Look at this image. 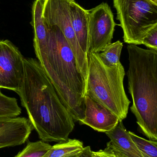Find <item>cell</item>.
<instances>
[{
    "label": "cell",
    "mask_w": 157,
    "mask_h": 157,
    "mask_svg": "<svg viewBox=\"0 0 157 157\" xmlns=\"http://www.w3.org/2000/svg\"><path fill=\"white\" fill-rule=\"evenodd\" d=\"M24 73L17 92L28 120L45 143L65 142L74 128V121L38 60L24 58Z\"/></svg>",
    "instance_id": "obj_1"
},
{
    "label": "cell",
    "mask_w": 157,
    "mask_h": 157,
    "mask_svg": "<svg viewBox=\"0 0 157 157\" xmlns=\"http://www.w3.org/2000/svg\"><path fill=\"white\" fill-rule=\"evenodd\" d=\"M49 29L47 47L35 54L73 120L80 122L84 116L86 84L62 32L55 25Z\"/></svg>",
    "instance_id": "obj_2"
},
{
    "label": "cell",
    "mask_w": 157,
    "mask_h": 157,
    "mask_svg": "<svg viewBox=\"0 0 157 157\" xmlns=\"http://www.w3.org/2000/svg\"><path fill=\"white\" fill-rule=\"evenodd\" d=\"M129 92L132 99L131 110L141 132L157 141V50L127 46Z\"/></svg>",
    "instance_id": "obj_3"
},
{
    "label": "cell",
    "mask_w": 157,
    "mask_h": 157,
    "mask_svg": "<svg viewBox=\"0 0 157 157\" xmlns=\"http://www.w3.org/2000/svg\"><path fill=\"white\" fill-rule=\"evenodd\" d=\"M88 77L86 95L108 109L120 121L127 117L131 103L125 93L124 67L120 62L105 64L97 53H88Z\"/></svg>",
    "instance_id": "obj_4"
},
{
    "label": "cell",
    "mask_w": 157,
    "mask_h": 157,
    "mask_svg": "<svg viewBox=\"0 0 157 157\" xmlns=\"http://www.w3.org/2000/svg\"><path fill=\"white\" fill-rule=\"evenodd\" d=\"M125 43L142 45V40L157 25V4L151 0H113Z\"/></svg>",
    "instance_id": "obj_5"
},
{
    "label": "cell",
    "mask_w": 157,
    "mask_h": 157,
    "mask_svg": "<svg viewBox=\"0 0 157 157\" xmlns=\"http://www.w3.org/2000/svg\"><path fill=\"white\" fill-rule=\"evenodd\" d=\"M70 0H44L42 17L49 26L58 27L65 37L74 55L78 69L87 86L88 57L83 52L72 27Z\"/></svg>",
    "instance_id": "obj_6"
},
{
    "label": "cell",
    "mask_w": 157,
    "mask_h": 157,
    "mask_svg": "<svg viewBox=\"0 0 157 157\" xmlns=\"http://www.w3.org/2000/svg\"><path fill=\"white\" fill-rule=\"evenodd\" d=\"M116 25L114 16L107 3L88 10V53H100L112 43Z\"/></svg>",
    "instance_id": "obj_7"
},
{
    "label": "cell",
    "mask_w": 157,
    "mask_h": 157,
    "mask_svg": "<svg viewBox=\"0 0 157 157\" xmlns=\"http://www.w3.org/2000/svg\"><path fill=\"white\" fill-rule=\"evenodd\" d=\"M24 58L10 40H0V89L18 91L24 76Z\"/></svg>",
    "instance_id": "obj_8"
},
{
    "label": "cell",
    "mask_w": 157,
    "mask_h": 157,
    "mask_svg": "<svg viewBox=\"0 0 157 157\" xmlns=\"http://www.w3.org/2000/svg\"><path fill=\"white\" fill-rule=\"evenodd\" d=\"M84 119L78 122L100 132H108L113 130L120 121L119 118L108 109L86 95Z\"/></svg>",
    "instance_id": "obj_9"
},
{
    "label": "cell",
    "mask_w": 157,
    "mask_h": 157,
    "mask_svg": "<svg viewBox=\"0 0 157 157\" xmlns=\"http://www.w3.org/2000/svg\"><path fill=\"white\" fill-rule=\"evenodd\" d=\"M33 129L25 117L0 118V149L25 144Z\"/></svg>",
    "instance_id": "obj_10"
},
{
    "label": "cell",
    "mask_w": 157,
    "mask_h": 157,
    "mask_svg": "<svg viewBox=\"0 0 157 157\" xmlns=\"http://www.w3.org/2000/svg\"><path fill=\"white\" fill-rule=\"evenodd\" d=\"M110 139L104 151L116 157H144L125 129L123 121L110 132L106 133Z\"/></svg>",
    "instance_id": "obj_11"
},
{
    "label": "cell",
    "mask_w": 157,
    "mask_h": 157,
    "mask_svg": "<svg viewBox=\"0 0 157 157\" xmlns=\"http://www.w3.org/2000/svg\"><path fill=\"white\" fill-rule=\"evenodd\" d=\"M70 13L72 27L77 39L81 49L88 56V10L84 9L74 0H70Z\"/></svg>",
    "instance_id": "obj_12"
},
{
    "label": "cell",
    "mask_w": 157,
    "mask_h": 157,
    "mask_svg": "<svg viewBox=\"0 0 157 157\" xmlns=\"http://www.w3.org/2000/svg\"><path fill=\"white\" fill-rule=\"evenodd\" d=\"M44 0H35L32 6V20L30 24L34 31L33 46L35 53L44 50L48 45L49 26L42 17Z\"/></svg>",
    "instance_id": "obj_13"
},
{
    "label": "cell",
    "mask_w": 157,
    "mask_h": 157,
    "mask_svg": "<svg viewBox=\"0 0 157 157\" xmlns=\"http://www.w3.org/2000/svg\"><path fill=\"white\" fill-rule=\"evenodd\" d=\"M84 147L82 142L77 139H69L53 146L43 157H65L82 152Z\"/></svg>",
    "instance_id": "obj_14"
},
{
    "label": "cell",
    "mask_w": 157,
    "mask_h": 157,
    "mask_svg": "<svg viewBox=\"0 0 157 157\" xmlns=\"http://www.w3.org/2000/svg\"><path fill=\"white\" fill-rule=\"evenodd\" d=\"M21 113L17 99L7 97L0 91V118H15Z\"/></svg>",
    "instance_id": "obj_15"
},
{
    "label": "cell",
    "mask_w": 157,
    "mask_h": 157,
    "mask_svg": "<svg viewBox=\"0 0 157 157\" xmlns=\"http://www.w3.org/2000/svg\"><path fill=\"white\" fill-rule=\"evenodd\" d=\"M123 44L120 40L111 43L99 53L102 61L109 66L118 64L120 61Z\"/></svg>",
    "instance_id": "obj_16"
},
{
    "label": "cell",
    "mask_w": 157,
    "mask_h": 157,
    "mask_svg": "<svg viewBox=\"0 0 157 157\" xmlns=\"http://www.w3.org/2000/svg\"><path fill=\"white\" fill-rule=\"evenodd\" d=\"M51 147L49 144L41 140L30 142L15 157H43Z\"/></svg>",
    "instance_id": "obj_17"
},
{
    "label": "cell",
    "mask_w": 157,
    "mask_h": 157,
    "mask_svg": "<svg viewBox=\"0 0 157 157\" xmlns=\"http://www.w3.org/2000/svg\"><path fill=\"white\" fill-rule=\"evenodd\" d=\"M128 133L144 157H157V141L147 140L130 131Z\"/></svg>",
    "instance_id": "obj_18"
},
{
    "label": "cell",
    "mask_w": 157,
    "mask_h": 157,
    "mask_svg": "<svg viewBox=\"0 0 157 157\" xmlns=\"http://www.w3.org/2000/svg\"><path fill=\"white\" fill-rule=\"evenodd\" d=\"M142 44L149 49L157 50V25L147 32L142 40Z\"/></svg>",
    "instance_id": "obj_19"
},
{
    "label": "cell",
    "mask_w": 157,
    "mask_h": 157,
    "mask_svg": "<svg viewBox=\"0 0 157 157\" xmlns=\"http://www.w3.org/2000/svg\"><path fill=\"white\" fill-rule=\"evenodd\" d=\"M76 157H94L92 155V151L90 147H84L83 151L79 153Z\"/></svg>",
    "instance_id": "obj_20"
},
{
    "label": "cell",
    "mask_w": 157,
    "mask_h": 157,
    "mask_svg": "<svg viewBox=\"0 0 157 157\" xmlns=\"http://www.w3.org/2000/svg\"><path fill=\"white\" fill-rule=\"evenodd\" d=\"M92 155L94 157H116L112 154L105 152L103 150H100L96 152L92 151Z\"/></svg>",
    "instance_id": "obj_21"
},
{
    "label": "cell",
    "mask_w": 157,
    "mask_h": 157,
    "mask_svg": "<svg viewBox=\"0 0 157 157\" xmlns=\"http://www.w3.org/2000/svg\"><path fill=\"white\" fill-rule=\"evenodd\" d=\"M80 153H81V152H80ZM79 154V153H78V154H74V155H71L67 156L65 157H76Z\"/></svg>",
    "instance_id": "obj_22"
},
{
    "label": "cell",
    "mask_w": 157,
    "mask_h": 157,
    "mask_svg": "<svg viewBox=\"0 0 157 157\" xmlns=\"http://www.w3.org/2000/svg\"><path fill=\"white\" fill-rule=\"evenodd\" d=\"M151 1H153V2H154L157 4V0H151Z\"/></svg>",
    "instance_id": "obj_23"
}]
</instances>
